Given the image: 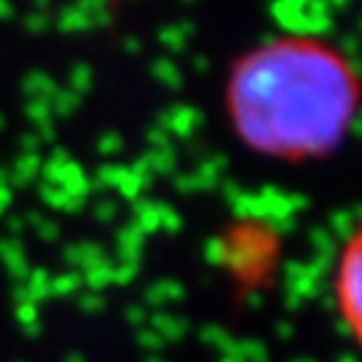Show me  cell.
<instances>
[{
  "label": "cell",
  "instance_id": "obj_1",
  "mask_svg": "<svg viewBox=\"0 0 362 362\" xmlns=\"http://www.w3.org/2000/svg\"><path fill=\"white\" fill-rule=\"evenodd\" d=\"M360 105L351 62L309 35L274 38L236 59L226 110L239 140L279 161H309L346 140Z\"/></svg>",
  "mask_w": 362,
  "mask_h": 362
},
{
  "label": "cell",
  "instance_id": "obj_2",
  "mask_svg": "<svg viewBox=\"0 0 362 362\" xmlns=\"http://www.w3.org/2000/svg\"><path fill=\"white\" fill-rule=\"evenodd\" d=\"M362 236L351 233L349 242L338 252L333 274V296L341 322L354 341L362 338Z\"/></svg>",
  "mask_w": 362,
  "mask_h": 362
}]
</instances>
